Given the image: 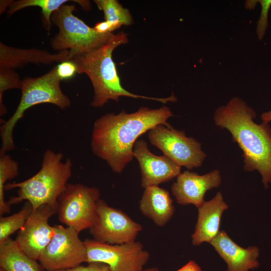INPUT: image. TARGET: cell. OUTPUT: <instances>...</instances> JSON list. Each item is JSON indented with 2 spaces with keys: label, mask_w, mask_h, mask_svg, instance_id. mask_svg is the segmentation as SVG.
<instances>
[{
  "label": "cell",
  "mask_w": 271,
  "mask_h": 271,
  "mask_svg": "<svg viewBox=\"0 0 271 271\" xmlns=\"http://www.w3.org/2000/svg\"><path fill=\"white\" fill-rule=\"evenodd\" d=\"M173 113L167 106L158 109L141 107L131 113L105 114L96 119L92 132L93 153L105 161L112 171L120 173L133 158L139 137L157 125L172 126L167 122Z\"/></svg>",
  "instance_id": "6da1fadb"
},
{
  "label": "cell",
  "mask_w": 271,
  "mask_h": 271,
  "mask_svg": "<svg viewBox=\"0 0 271 271\" xmlns=\"http://www.w3.org/2000/svg\"><path fill=\"white\" fill-rule=\"evenodd\" d=\"M253 109L241 98L235 97L218 107L214 114L216 126L227 129L243 152V169L257 171L264 187L271 183V128L254 121Z\"/></svg>",
  "instance_id": "7a4b0ae2"
},
{
  "label": "cell",
  "mask_w": 271,
  "mask_h": 271,
  "mask_svg": "<svg viewBox=\"0 0 271 271\" xmlns=\"http://www.w3.org/2000/svg\"><path fill=\"white\" fill-rule=\"evenodd\" d=\"M127 35L124 32L113 34L103 45L88 53L73 56L72 61L77 67V72L84 73L91 81L94 95L90 105L101 107L109 100L116 102L121 96L143 98L160 101L176 102L177 97L173 94L166 98H155L133 94L121 85L112 52L118 46L128 42Z\"/></svg>",
  "instance_id": "3957f363"
},
{
  "label": "cell",
  "mask_w": 271,
  "mask_h": 271,
  "mask_svg": "<svg viewBox=\"0 0 271 271\" xmlns=\"http://www.w3.org/2000/svg\"><path fill=\"white\" fill-rule=\"evenodd\" d=\"M63 154L47 150L41 168L35 175L21 182L6 184L5 190L18 188L17 195L10 197L8 204L11 206L28 201L35 210L44 204H57L72 174L71 159L67 158L63 161Z\"/></svg>",
  "instance_id": "277c9868"
},
{
  "label": "cell",
  "mask_w": 271,
  "mask_h": 271,
  "mask_svg": "<svg viewBox=\"0 0 271 271\" xmlns=\"http://www.w3.org/2000/svg\"><path fill=\"white\" fill-rule=\"evenodd\" d=\"M55 66L40 77H26L22 80L21 97L13 115L1 126L2 146L0 155L15 149L13 131L17 122L29 108L42 103H50L63 109L71 105V101L60 87V81Z\"/></svg>",
  "instance_id": "5b68a950"
},
{
  "label": "cell",
  "mask_w": 271,
  "mask_h": 271,
  "mask_svg": "<svg viewBox=\"0 0 271 271\" xmlns=\"http://www.w3.org/2000/svg\"><path fill=\"white\" fill-rule=\"evenodd\" d=\"M75 10L74 4L63 5L51 17V23L59 29L58 33L51 41V46L60 52L69 50L71 58L99 48L113 34L97 32L74 16Z\"/></svg>",
  "instance_id": "8992f818"
},
{
  "label": "cell",
  "mask_w": 271,
  "mask_h": 271,
  "mask_svg": "<svg viewBox=\"0 0 271 271\" xmlns=\"http://www.w3.org/2000/svg\"><path fill=\"white\" fill-rule=\"evenodd\" d=\"M99 190L83 184H68L58 198V218L79 233L89 229L96 217Z\"/></svg>",
  "instance_id": "52a82bcc"
},
{
  "label": "cell",
  "mask_w": 271,
  "mask_h": 271,
  "mask_svg": "<svg viewBox=\"0 0 271 271\" xmlns=\"http://www.w3.org/2000/svg\"><path fill=\"white\" fill-rule=\"evenodd\" d=\"M150 143L178 166L191 170L200 167L206 157L201 144L184 131L160 124L148 132Z\"/></svg>",
  "instance_id": "ba28073f"
},
{
  "label": "cell",
  "mask_w": 271,
  "mask_h": 271,
  "mask_svg": "<svg viewBox=\"0 0 271 271\" xmlns=\"http://www.w3.org/2000/svg\"><path fill=\"white\" fill-rule=\"evenodd\" d=\"M87 263L98 262L108 265L111 271H141L150 254L139 241L110 244L86 239Z\"/></svg>",
  "instance_id": "9c48e42d"
},
{
  "label": "cell",
  "mask_w": 271,
  "mask_h": 271,
  "mask_svg": "<svg viewBox=\"0 0 271 271\" xmlns=\"http://www.w3.org/2000/svg\"><path fill=\"white\" fill-rule=\"evenodd\" d=\"M55 234L39 261L47 271L72 268L87 261V251L79 233L72 228L56 224Z\"/></svg>",
  "instance_id": "30bf717a"
},
{
  "label": "cell",
  "mask_w": 271,
  "mask_h": 271,
  "mask_svg": "<svg viewBox=\"0 0 271 271\" xmlns=\"http://www.w3.org/2000/svg\"><path fill=\"white\" fill-rule=\"evenodd\" d=\"M89 229L97 241L121 244L135 241L142 226L121 210L109 206L100 199L96 204V219Z\"/></svg>",
  "instance_id": "8fae6325"
},
{
  "label": "cell",
  "mask_w": 271,
  "mask_h": 271,
  "mask_svg": "<svg viewBox=\"0 0 271 271\" xmlns=\"http://www.w3.org/2000/svg\"><path fill=\"white\" fill-rule=\"evenodd\" d=\"M58 203L44 204L33 211L15 239L20 248L29 256L39 260L55 234L54 226L49 219L57 213Z\"/></svg>",
  "instance_id": "7c38bea8"
},
{
  "label": "cell",
  "mask_w": 271,
  "mask_h": 271,
  "mask_svg": "<svg viewBox=\"0 0 271 271\" xmlns=\"http://www.w3.org/2000/svg\"><path fill=\"white\" fill-rule=\"evenodd\" d=\"M133 157L141 172V186L144 188L169 181L181 172V167L165 155L158 156L149 150L147 143L138 140L133 147Z\"/></svg>",
  "instance_id": "4fadbf2b"
},
{
  "label": "cell",
  "mask_w": 271,
  "mask_h": 271,
  "mask_svg": "<svg viewBox=\"0 0 271 271\" xmlns=\"http://www.w3.org/2000/svg\"><path fill=\"white\" fill-rule=\"evenodd\" d=\"M221 182V176L218 170L203 175L185 171L177 177L171 190L178 204H193L198 208L205 202L204 197L206 192L217 188Z\"/></svg>",
  "instance_id": "5bb4252c"
},
{
  "label": "cell",
  "mask_w": 271,
  "mask_h": 271,
  "mask_svg": "<svg viewBox=\"0 0 271 271\" xmlns=\"http://www.w3.org/2000/svg\"><path fill=\"white\" fill-rule=\"evenodd\" d=\"M210 243L227 263V271H249L259 265L257 260L259 249L257 247H241L224 231H220Z\"/></svg>",
  "instance_id": "9a60e30c"
},
{
  "label": "cell",
  "mask_w": 271,
  "mask_h": 271,
  "mask_svg": "<svg viewBox=\"0 0 271 271\" xmlns=\"http://www.w3.org/2000/svg\"><path fill=\"white\" fill-rule=\"evenodd\" d=\"M228 207L222 193L219 192L211 200L205 201L198 208V219L192 235L194 245H199L204 242L210 243L218 235L222 214Z\"/></svg>",
  "instance_id": "2e32d148"
},
{
  "label": "cell",
  "mask_w": 271,
  "mask_h": 271,
  "mask_svg": "<svg viewBox=\"0 0 271 271\" xmlns=\"http://www.w3.org/2000/svg\"><path fill=\"white\" fill-rule=\"evenodd\" d=\"M71 59L69 50L51 54L37 49H24L9 46L0 43V67L13 69L28 63L49 64Z\"/></svg>",
  "instance_id": "e0dca14e"
},
{
  "label": "cell",
  "mask_w": 271,
  "mask_h": 271,
  "mask_svg": "<svg viewBox=\"0 0 271 271\" xmlns=\"http://www.w3.org/2000/svg\"><path fill=\"white\" fill-rule=\"evenodd\" d=\"M139 209L144 216L161 227L170 220L175 211L169 192L159 186L145 188Z\"/></svg>",
  "instance_id": "ac0fdd59"
},
{
  "label": "cell",
  "mask_w": 271,
  "mask_h": 271,
  "mask_svg": "<svg viewBox=\"0 0 271 271\" xmlns=\"http://www.w3.org/2000/svg\"><path fill=\"white\" fill-rule=\"evenodd\" d=\"M0 266L6 271H44L37 260L26 254L11 237L0 243Z\"/></svg>",
  "instance_id": "d6986e66"
},
{
  "label": "cell",
  "mask_w": 271,
  "mask_h": 271,
  "mask_svg": "<svg viewBox=\"0 0 271 271\" xmlns=\"http://www.w3.org/2000/svg\"><path fill=\"white\" fill-rule=\"evenodd\" d=\"M98 9L104 13V21L110 27L112 33L122 26H129L133 23L129 10L116 0L94 1Z\"/></svg>",
  "instance_id": "ffe728a7"
},
{
  "label": "cell",
  "mask_w": 271,
  "mask_h": 271,
  "mask_svg": "<svg viewBox=\"0 0 271 271\" xmlns=\"http://www.w3.org/2000/svg\"><path fill=\"white\" fill-rule=\"evenodd\" d=\"M68 0H20L12 1L8 13L12 15L16 12L29 7H39L42 10L43 20L46 30L50 32L51 28V17L52 14L59 9Z\"/></svg>",
  "instance_id": "44dd1931"
},
{
  "label": "cell",
  "mask_w": 271,
  "mask_h": 271,
  "mask_svg": "<svg viewBox=\"0 0 271 271\" xmlns=\"http://www.w3.org/2000/svg\"><path fill=\"white\" fill-rule=\"evenodd\" d=\"M32 204L26 201L18 212L10 216L0 218V243L20 230L25 224L33 212Z\"/></svg>",
  "instance_id": "7402d4cb"
},
{
  "label": "cell",
  "mask_w": 271,
  "mask_h": 271,
  "mask_svg": "<svg viewBox=\"0 0 271 271\" xmlns=\"http://www.w3.org/2000/svg\"><path fill=\"white\" fill-rule=\"evenodd\" d=\"M19 164L7 154L0 155V215L11 212V206L5 200L4 191L6 182L19 174Z\"/></svg>",
  "instance_id": "603a6c76"
},
{
  "label": "cell",
  "mask_w": 271,
  "mask_h": 271,
  "mask_svg": "<svg viewBox=\"0 0 271 271\" xmlns=\"http://www.w3.org/2000/svg\"><path fill=\"white\" fill-rule=\"evenodd\" d=\"M22 80L13 69L0 67V115L4 116L7 110L3 103L4 92L10 89H21Z\"/></svg>",
  "instance_id": "cb8c5ba5"
},
{
  "label": "cell",
  "mask_w": 271,
  "mask_h": 271,
  "mask_svg": "<svg viewBox=\"0 0 271 271\" xmlns=\"http://www.w3.org/2000/svg\"><path fill=\"white\" fill-rule=\"evenodd\" d=\"M257 2L260 4L261 12L257 22L256 33L259 40L263 38L268 27V15L271 7V0H259Z\"/></svg>",
  "instance_id": "d4e9b609"
},
{
  "label": "cell",
  "mask_w": 271,
  "mask_h": 271,
  "mask_svg": "<svg viewBox=\"0 0 271 271\" xmlns=\"http://www.w3.org/2000/svg\"><path fill=\"white\" fill-rule=\"evenodd\" d=\"M56 66L57 74L61 80L70 79L77 73L76 66L71 60L60 62Z\"/></svg>",
  "instance_id": "484cf974"
},
{
  "label": "cell",
  "mask_w": 271,
  "mask_h": 271,
  "mask_svg": "<svg viewBox=\"0 0 271 271\" xmlns=\"http://www.w3.org/2000/svg\"><path fill=\"white\" fill-rule=\"evenodd\" d=\"M86 266H78L56 271H111L109 266L104 263L94 262L88 263Z\"/></svg>",
  "instance_id": "4316f807"
},
{
  "label": "cell",
  "mask_w": 271,
  "mask_h": 271,
  "mask_svg": "<svg viewBox=\"0 0 271 271\" xmlns=\"http://www.w3.org/2000/svg\"><path fill=\"white\" fill-rule=\"evenodd\" d=\"M93 28L99 33L104 34L111 33L109 24L105 21L97 23Z\"/></svg>",
  "instance_id": "83f0119b"
},
{
  "label": "cell",
  "mask_w": 271,
  "mask_h": 271,
  "mask_svg": "<svg viewBox=\"0 0 271 271\" xmlns=\"http://www.w3.org/2000/svg\"><path fill=\"white\" fill-rule=\"evenodd\" d=\"M176 271H202L201 267L194 260H190L185 265Z\"/></svg>",
  "instance_id": "f1b7e54d"
},
{
  "label": "cell",
  "mask_w": 271,
  "mask_h": 271,
  "mask_svg": "<svg viewBox=\"0 0 271 271\" xmlns=\"http://www.w3.org/2000/svg\"><path fill=\"white\" fill-rule=\"evenodd\" d=\"M261 118L264 123H268L271 121V110L263 112L261 115Z\"/></svg>",
  "instance_id": "f546056e"
},
{
  "label": "cell",
  "mask_w": 271,
  "mask_h": 271,
  "mask_svg": "<svg viewBox=\"0 0 271 271\" xmlns=\"http://www.w3.org/2000/svg\"><path fill=\"white\" fill-rule=\"evenodd\" d=\"M12 1H1V14L3 13L8 7H9Z\"/></svg>",
  "instance_id": "4dcf8cb0"
},
{
  "label": "cell",
  "mask_w": 271,
  "mask_h": 271,
  "mask_svg": "<svg viewBox=\"0 0 271 271\" xmlns=\"http://www.w3.org/2000/svg\"><path fill=\"white\" fill-rule=\"evenodd\" d=\"M256 3H257V1H246L245 2V7L249 10L253 9Z\"/></svg>",
  "instance_id": "1f68e13d"
},
{
  "label": "cell",
  "mask_w": 271,
  "mask_h": 271,
  "mask_svg": "<svg viewBox=\"0 0 271 271\" xmlns=\"http://www.w3.org/2000/svg\"><path fill=\"white\" fill-rule=\"evenodd\" d=\"M141 271H160V270L157 267H151V268H148L145 269H143Z\"/></svg>",
  "instance_id": "d6a6232c"
},
{
  "label": "cell",
  "mask_w": 271,
  "mask_h": 271,
  "mask_svg": "<svg viewBox=\"0 0 271 271\" xmlns=\"http://www.w3.org/2000/svg\"><path fill=\"white\" fill-rule=\"evenodd\" d=\"M0 271H6L5 269H4L3 268H0Z\"/></svg>",
  "instance_id": "836d02e7"
}]
</instances>
